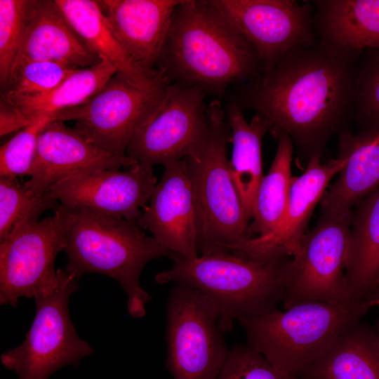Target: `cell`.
<instances>
[{
    "mask_svg": "<svg viewBox=\"0 0 379 379\" xmlns=\"http://www.w3.org/2000/svg\"><path fill=\"white\" fill-rule=\"evenodd\" d=\"M360 55L340 53L318 42L298 46L225 100L265 116L272 135L287 134L307 164L312 157H321L333 135L349 131Z\"/></svg>",
    "mask_w": 379,
    "mask_h": 379,
    "instance_id": "obj_1",
    "label": "cell"
},
{
    "mask_svg": "<svg viewBox=\"0 0 379 379\" xmlns=\"http://www.w3.org/2000/svg\"><path fill=\"white\" fill-rule=\"evenodd\" d=\"M156 69L220 100L263 73L253 44L208 0L176 6Z\"/></svg>",
    "mask_w": 379,
    "mask_h": 379,
    "instance_id": "obj_2",
    "label": "cell"
},
{
    "mask_svg": "<svg viewBox=\"0 0 379 379\" xmlns=\"http://www.w3.org/2000/svg\"><path fill=\"white\" fill-rule=\"evenodd\" d=\"M170 268L158 273L155 282H170L198 291L219 312L225 333L239 319L277 308L285 298L284 270L288 256H244L215 248L194 258L175 254Z\"/></svg>",
    "mask_w": 379,
    "mask_h": 379,
    "instance_id": "obj_3",
    "label": "cell"
},
{
    "mask_svg": "<svg viewBox=\"0 0 379 379\" xmlns=\"http://www.w3.org/2000/svg\"><path fill=\"white\" fill-rule=\"evenodd\" d=\"M68 211L65 270L78 279L90 273L114 279L126 294L128 314L143 317L152 296L141 287L142 271L149 262L169 257L170 253L147 236L137 221L86 207Z\"/></svg>",
    "mask_w": 379,
    "mask_h": 379,
    "instance_id": "obj_4",
    "label": "cell"
},
{
    "mask_svg": "<svg viewBox=\"0 0 379 379\" xmlns=\"http://www.w3.org/2000/svg\"><path fill=\"white\" fill-rule=\"evenodd\" d=\"M371 308L368 304L307 302L237 322L246 344L281 371L302 379L335 339Z\"/></svg>",
    "mask_w": 379,
    "mask_h": 379,
    "instance_id": "obj_5",
    "label": "cell"
},
{
    "mask_svg": "<svg viewBox=\"0 0 379 379\" xmlns=\"http://www.w3.org/2000/svg\"><path fill=\"white\" fill-rule=\"evenodd\" d=\"M208 128L202 143L186 157L197 213V248L234 252L254 238L232 180L227 157L230 128L221 100L207 106Z\"/></svg>",
    "mask_w": 379,
    "mask_h": 379,
    "instance_id": "obj_6",
    "label": "cell"
},
{
    "mask_svg": "<svg viewBox=\"0 0 379 379\" xmlns=\"http://www.w3.org/2000/svg\"><path fill=\"white\" fill-rule=\"evenodd\" d=\"M53 288L34 296L36 310L31 327L21 345L4 352L2 366L18 379H49L67 365L77 366L93 353L79 338L69 316L71 295L79 290V279L58 269Z\"/></svg>",
    "mask_w": 379,
    "mask_h": 379,
    "instance_id": "obj_7",
    "label": "cell"
},
{
    "mask_svg": "<svg viewBox=\"0 0 379 379\" xmlns=\"http://www.w3.org/2000/svg\"><path fill=\"white\" fill-rule=\"evenodd\" d=\"M351 221L352 210L321 211L285 263L284 309L307 302H351L345 284Z\"/></svg>",
    "mask_w": 379,
    "mask_h": 379,
    "instance_id": "obj_8",
    "label": "cell"
},
{
    "mask_svg": "<svg viewBox=\"0 0 379 379\" xmlns=\"http://www.w3.org/2000/svg\"><path fill=\"white\" fill-rule=\"evenodd\" d=\"M171 82L142 88L117 72L83 104L55 114L53 120L76 121L74 129L101 149L125 157L135 135L158 112Z\"/></svg>",
    "mask_w": 379,
    "mask_h": 379,
    "instance_id": "obj_9",
    "label": "cell"
},
{
    "mask_svg": "<svg viewBox=\"0 0 379 379\" xmlns=\"http://www.w3.org/2000/svg\"><path fill=\"white\" fill-rule=\"evenodd\" d=\"M166 319V368L173 378L217 379L230 349L215 305L198 291L175 284Z\"/></svg>",
    "mask_w": 379,
    "mask_h": 379,
    "instance_id": "obj_10",
    "label": "cell"
},
{
    "mask_svg": "<svg viewBox=\"0 0 379 379\" xmlns=\"http://www.w3.org/2000/svg\"><path fill=\"white\" fill-rule=\"evenodd\" d=\"M68 208L60 204L52 216L25 221L0 242V304L18 306L58 282L57 255L65 250Z\"/></svg>",
    "mask_w": 379,
    "mask_h": 379,
    "instance_id": "obj_11",
    "label": "cell"
},
{
    "mask_svg": "<svg viewBox=\"0 0 379 379\" xmlns=\"http://www.w3.org/2000/svg\"><path fill=\"white\" fill-rule=\"evenodd\" d=\"M253 44L263 73L291 49L316 44L314 8L309 1L208 0Z\"/></svg>",
    "mask_w": 379,
    "mask_h": 379,
    "instance_id": "obj_12",
    "label": "cell"
},
{
    "mask_svg": "<svg viewBox=\"0 0 379 379\" xmlns=\"http://www.w3.org/2000/svg\"><path fill=\"white\" fill-rule=\"evenodd\" d=\"M206 95L198 89L171 83L158 112L130 142L126 156L152 168L189 156L208 131Z\"/></svg>",
    "mask_w": 379,
    "mask_h": 379,
    "instance_id": "obj_13",
    "label": "cell"
},
{
    "mask_svg": "<svg viewBox=\"0 0 379 379\" xmlns=\"http://www.w3.org/2000/svg\"><path fill=\"white\" fill-rule=\"evenodd\" d=\"M157 181L152 168L137 164L124 171L95 169L74 173L53 186L48 193L69 208L86 207L138 222Z\"/></svg>",
    "mask_w": 379,
    "mask_h": 379,
    "instance_id": "obj_14",
    "label": "cell"
},
{
    "mask_svg": "<svg viewBox=\"0 0 379 379\" xmlns=\"http://www.w3.org/2000/svg\"><path fill=\"white\" fill-rule=\"evenodd\" d=\"M138 223L170 255L198 256L196 207L185 158L164 166L161 179L152 191L149 206L142 208Z\"/></svg>",
    "mask_w": 379,
    "mask_h": 379,
    "instance_id": "obj_15",
    "label": "cell"
},
{
    "mask_svg": "<svg viewBox=\"0 0 379 379\" xmlns=\"http://www.w3.org/2000/svg\"><path fill=\"white\" fill-rule=\"evenodd\" d=\"M138 164L109 154L60 120L51 121L40 134L31 178L25 187L36 194L48 193L67 176L95 169L127 168Z\"/></svg>",
    "mask_w": 379,
    "mask_h": 379,
    "instance_id": "obj_16",
    "label": "cell"
},
{
    "mask_svg": "<svg viewBox=\"0 0 379 379\" xmlns=\"http://www.w3.org/2000/svg\"><path fill=\"white\" fill-rule=\"evenodd\" d=\"M114 37L131 62L149 77L157 65L179 0L97 1Z\"/></svg>",
    "mask_w": 379,
    "mask_h": 379,
    "instance_id": "obj_17",
    "label": "cell"
},
{
    "mask_svg": "<svg viewBox=\"0 0 379 379\" xmlns=\"http://www.w3.org/2000/svg\"><path fill=\"white\" fill-rule=\"evenodd\" d=\"M346 163L345 157L324 164L321 163V157H312L303 173L293 178L286 213L278 230L269 237L250 239L233 253L252 258L295 255L307 231L314 208L320 203L331 179Z\"/></svg>",
    "mask_w": 379,
    "mask_h": 379,
    "instance_id": "obj_18",
    "label": "cell"
},
{
    "mask_svg": "<svg viewBox=\"0 0 379 379\" xmlns=\"http://www.w3.org/2000/svg\"><path fill=\"white\" fill-rule=\"evenodd\" d=\"M101 60L85 45L55 1L31 0L25 29L11 70L26 62L38 60L83 69Z\"/></svg>",
    "mask_w": 379,
    "mask_h": 379,
    "instance_id": "obj_19",
    "label": "cell"
},
{
    "mask_svg": "<svg viewBox=\"0 0 379 379\" xmlns=\"http://www.w3.org/2000/svg\"><path fill=\"white\" fill-rule=\"evenodd\" d=\"M117 72L109 62L102 58L95 65L79 69L58 87L44 95L25 97L1 93V136L22 130L40 119H51L62 110L83 104Z\"/></svg>",
    "mask_w": 379,
    "mask_h": 379,
    "instance_id": "obj_20",
    "label": "cell"
},
{
    "mask_svg": "<svg viewBox=\"0 0 379 379\" xmlns=\"http://www.w3.org/2000/svg\"><path fill=\"white\" fill-rule=\"evenodd\" d=\"M317 42L340 53L379 50V0H312Z\"/></svg>",
    "mask_w": 379,
    "mask_h": 379,
    "instance_id": "obj_21",
    "label": "cell"
},
{
    "mask_svg": "<svg viewBox=\"0 0 379 379\" xmlns=\"http://www.w3.org/2000/svg\"><path fill=\"white\" fill-rule=\"evenodd\" d=\"M338 137V157L347 158V163L321 198V211H350L379 188V126Z\"/></svg>",
    "mask_w": 379,
    "mask_h": 379,
    "instance_id": "obj_22",
    "label": "cell"
},
{
    "mask_svg": "<svg viewBox=\"0 0 379 379\" xmlns=\"http://www.w3.org/2000/svg\"><path fill=\"white\" fill-rule=\"evenodd\" d=\"M355 206L352 210L346 290L351 302L372 307L371 300L379 290V188Z\"/></svg>",
    "mask_w": 379,
    "mask_h": 379,
    "instance_id": "obj_23",
    "label": "cell"
},
{
    "mask_svg": "<svg viewBox=\"0 0 379 379\" xmlns=\"http://www.w3.org/2000/svg\"><path fill=\"white\" fill-rule=\"evenodd\" d=\"M224 110L230 128V143L232 145L230 174L250 222L253 219L255 193L264 177L262 141L270 124L258 112L247 122L243 109L233 101H227Z\"/></svg>",
    "mask_w": 379,
    "mask_h": 379,
    "instance_id": "obj_24",
    "label": "cell"
},
{
    "mask_svg": "<svg viewBox=\"0 0 379 379\" xmlns=\"http://www.w3.org/2000/svg\"><path fill=\"white\" fill-rule=\"evenodd\" d=\"M302 379H379V335L361 319L343 331Z\"/></svg>",
    "mask_w": 379,
    "mask_h": 379,
    "instance_id": "obj_25",
    "label": "cell"
},
{
    "mask_svg": "<svg viewBox=\"0 0 379 379\" xmlns=\"http://www.w3.org/2000/svg\"><path fill=\"white\" fill-rule=\"evenodd\" d=\"M54 1L85 45L109 62L118 73L145 88L168 80L161 72L156 77H149L131 62L114 37L97 1Z\"/></svg>",
    "mask_w": 379,
    "mask_h": 379,
    "instance_id": "obj_26",
    "label": "cell"
},
{
    "mask_svg": "<svg viewBox=\"0 0 379 379\" xmlns=\"http://www.w3.org/2000/svg\"><path fill=\"white\" fill-rule=\"evenodd\" d=\"M278 145L267 175L262 179L253 202V222L249 232L255 237L274 234L281 225L287 208L294 176L291 173L293 143L282 132L273 135Z\"/></svg>",
    "mask_w": 379,
    "mask_h": 379,
    "instance_id": "obj_27",
    "label": "cell"
},
{
    "mask_svg": "<svg viewBox=\"0 0 379 379\" xmlns=\"http://www.w3.org/2000/svg\"><path fill=\"white\" fill-rule=\"evenodd\" d=\"M59 205L48 192L36 194L18 178L0 176V242L20 223L39 220L41 214Z\"/></svg>",
    "mask_w": 379,
    "mask_h": 379,
    "instance_id": "obj_28",
    "label": "cell"
},
{
    "mask_svg": "<svg viewBox=\"0 0 379 379\" xmlns=\"http://www.w3.org/2000/svg\"><path fill=\"white\" fill-rule=\"evenodd\" d=\"M79 69L61 62H26L11 70L1 93L25 97L44 95L58 87Z\"/></svg>",
    "mask_w": 379,
    "mask_h": 379,
    "instance_id": "obj_29",
    "label": "cell"
},
{
    "mask_svg": "<svg viewBox=\"0 0 379 379\" xmlns=\"http://www.w3.org/2000/svg\"><path fill=\"white\" fill-rule=\"evenodd\" d=\"M353 121L360 131L379 126L378 49H366L360 55Z\"/></svg>",
    "mask_w": 379,
    "mask_h": 379,
    "instance_id": "obj_30",
    "label": "cell"
},
{
    "mask_svg": "<svg viewBox=\"0 0 379 379\" xmlns=\"http://www.w3.org/2000/svg\"><path fill=\"white\" fill-rule=\"evenodd\" d=\"M31 0H0V86L8 80L26 26Z\"/></svg>",
    "mask_w": 379,
    "mask_h": 379,
    "instance_id": "obj_31",
    "label": "cell"
},
{
    "mask_svg": "<svg viewBox=\"0 0 379 379\" xmlns=\"http://www.w3.org/2000/svg\"><path fill=\"white\" fill-rule=\"evenodd\" d=\"M51 121L46 117L34 121L1 147V177L14 179L31 175L39 137Z\"/></svg>",
    "mask_w": 379,
    "mask_h": 379,
    "instance_id": "obj_32",
    "label": "cell"
},
{
    "mask_svg": "<svg viewBox=\"0 0 379 379\" xmlns=\"http://www.w3.org/2000/svg\"><path fill=\"white\" fill-rule=\"evenodd\" d=\"M217 379H300L276 367L248 344H236L229 350Z\"/></svg>",
    "mask_w": 379,
    "mask_h": 379,
    "instance_id": "obj_33",
    "label": "cell"
},
{
    "mask_svg": "<svg viewBox=\"0 0 379 379\" xmlns=\"http://www.w3.org/2000/svg\"><path fill=\"white\" fill-rule=\"evenodd\" d=\"M371 304H372V306L373 307H377L379 308V295H378L377 296H375L371 301Z\"/></svg>",
    "mask_w": 379,
    "mask_h": 379,
    "instance_id": "obj_34",
    "label": "cell"
},
{
    "mask_svg": "<svg viewBox=\"0 0 379 379\" xmlns=\"http://www.w3.org/2000/svg\"><path fill=\"white\" fill-rule=\"evenodd\" d=\"M375 330L377 331L378 335H379V318L377 321L376 325H375Z\"/></svg>",
    "mask_w": 379,
    "mask_h": 379,
    "instance_id": "obj_35",
    "label": "cell"
},
{
    "mask_svg": "<svg viewBox=\"0 0 379 379\" xmlns=\"http://www.w3.org/2000/svg\"><path fill=\"white\" fill-rule=\"evenodd\" d=\"M378 295H379V290L378 291V292L376 293V294L375 295V296L373 297V298L377 296Z\"/></svg>",
    "mask_w": 379,
    "mask_h": 379,
    "instance_id": "obj_36",
    "label": "cell"
}]
</instances>
